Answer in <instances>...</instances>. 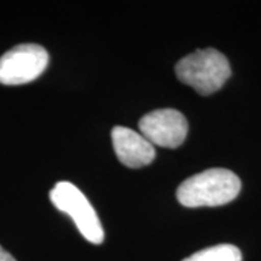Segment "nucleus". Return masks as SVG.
Masks as SVG:
<instances>
[{
  "label": "nucleus",
  "instance_id": "obj_1",
  "mask_svg": "<svg viewBox=\"0 0 261 261\" xmlns=\"http://www.w3.org/2000/svg\"><path fill=\"white\" fill-rule=\"evenodd\" d=\"M241 192V180L226 168H209L186 178L177 189V200L186 207L222 206Z\"/></svg>",
  "mask_w": 261,
  "mask_h": 261
},
{
  "label": "nucleus",
  "instance_id": "obj_2",
  "mask_svg": "<svg viewBox=\"0 0 261 261\" xmlns=\"http://www.w3.org/2000/svg\"><path fill=\"white\" fill-rule=\"evenodd\" d=\"M176 75L181 83L193 87L199 94L209 96L226 83L231 75V65L218 49H197L176 64Z\"/></svg>",
  "mask_w": 261,
  "mask_h": 261
},
{
  "label": "nucleus",
  "instance_id": "obj_3",
  "mask_svg": "<svg viewBox=\"0 0 261 261\" xmlns=\"http://www.w3.org/2000/svg\"><path fill=\"white\" fill-rule=\"evenodd\" d=\"M49 199L60 212L67 214L73 219L77 229L89 243H103L105 232L100 219L79 187L68 181H58L51 189Z\"/></svg>",
  "mask_w": 261,
  "mask_h": 261
},
{
  "label": "nucleus",
  "instance_id": "obj_4",
  "mask_svg": "<svg viewBox=\"0 0 261 261\" xmlns=\"http://www.w3.org/2000/svg\"><path fill=\"white\" fill-rule=\"evenodd\" d=\"M49 56L38 44H20L0 57V84L20 86L37 80L47 68Z\"/></svg>",
  "mask_w": 261,
  "mask_h": 261
},
{
  "label": "nucleus",
  "instance_id": "obj_5",
  "mask_svg": "<svg viewBox=\"0 0 261 261\" xmlns=\"http://www.w3.org/2000/svg\"><path fill=\"white\" fill-rule=\"evenodd\" d=\"M140 130L154 147L177 148L186 140L189 123L186 116L176 109H157L141 118Z\"/></svg>",
  "mask_w": 261,
  "mask_h": 261
},
{
  "label": "nucleus",
  "instance_id": "obj_6",
  "mask_svg": "<svg viewBox=\"0 0 261 261\" xmlns=\"http://www.w3.org/2000/svg\"><path fill=\"white\" fill-rule=\"evenodd\" d=\"M113 149L118 160L129 168H140L151 164L155 159L154 145L141 134L126 126H115L112 129Z\"/></svg>",
  "mask_w": 261,
  "mask_h": 261
},
{
  "label": "nucleus",
  "instance_id": "obj_7",
  "mask_svg": "<svg viewBox=\"0 0 261 261\" xmlns=\"http://www.w3.org/2000/svg\"><path fill=\"white\" fill-rule=\"evenodd\" d=\"M181 261H243V254L235 245L219 244L203 248Z\"/></svg>",
  "mask_w": 261,
  "mask_h": 261
},
{
  "label": "nucleus",
  "instance_id": "obj_8",
  "mask_svg": "<svg viewBox=\"0 0 261 261\" xmlns=\"http://www.w3.org/2000/svg\"><path fill=\"white\" fill-rule=\"evenodd\" d=\"M0 261H16V260H15V258H13V255L6 251L3 247H0Z\"/></svg>",
  "mask_w": 261,
  "mask_h": 261
}]
</instances>
